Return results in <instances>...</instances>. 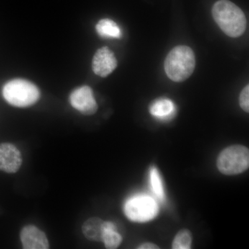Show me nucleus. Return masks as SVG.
<instances>
[{"label":"nucleus","mask_w":249,"mask_h":249,"mask_svg":"<svg viewBox=\"0 0 249 249\" xmlns=\"http://www.w3.org/2000/svg\"><path fill=\"white\" fill-rule=\"evenodd\" d=\"M213 17L223 32L231 37H238L247 29V18L243 11L229 0H219L213 5Z\"/></svg>","instance_id":"1"},{"label":"nucleus","mask_w":249,"mask_h":249,"mask_svg":"<svg viewBox=\"0 0 249 249\" xmlns=\"http://www.w3.org/2000/svg\"><path fill=\"white\" fill-rule=\"evenodd\" d=\"M196 55L188 46H178L170 51L164 62L167 76L177 83L185 81L196 68Z\"/></svg>","instance_id":"2"},{"label":"nucleus","mask_w":249,"mask_h":249,"mask_svg":"<svg viewBox=\"0 0 249 249\" xmlns=\"http://www.w3.org/2000/svg\"><path fill=\"white\" fill-rule=\"evenodd\" d=\"M2 94L6 102L16 107H27L38 101L40 92L37 87L27 80H11L3 87Z\"/></svg>","instance_id":"3"},{"label":"nucleus","mask_w":249,"mask_h":249,"mask_svg":"<svg viewBox=\"0 0 249 249\" xmlns=\"http://www.w3.org/2000/svg\"><path fill=\"white\" fill-rule=\"evenodd\" d=\"M218 170L226 175L244 173L249 166V149L244 145H231L224 149L218 157Z\"/></svg>","instance_id":"4"},{"label":"nucleus","mask_w":249,"mask_h":249,"mask_svg":"<svg viewBox=\"0 0 249 249\" xmlns=\"http://www.w3.org/2000/svg\"><path fill=\"white\" fill-rule=\"evenodd\" d=\"M124 213L134 222H149L157 217L159 206L155 198L144 194L129 197L124 204Z\"/></svg>","instance_id":"5"},{"label":"nucleus","mask_w":249,"mask_h":249,"mask_svg":"<svg viewBox=\"0 0 249 249\" xmlns=\"http://www.w3.org/2000/svg\"><path fill=\"white\" fill-rule=\"evenodd\" d=\"M72 107L85 116L93 115L98 110V105L93 96V90L84 85L73 90L70 96Z\"/></svg>","instance_id":"6"},{"label":"nucleus","mask_w":249,"mask_h":249,"mask_svg":"<svg viewBox=\"0 0 249 249\" xmlns=\"http://www.w3.org/2000/svg\"><path fill=\"white\" fill-rule=\"evenodd\" d=\"M22 156L17 147L10 142L0 143V170L16 173L22 164Z\"/></svg>","instance_id":"7"},{"label":"nucleus","mask_w":249,"mask_h":249,"mask_svg":"<svg viewBox=\"0 0 249 249\" xmlns=\"http://www.w3.org/2000/svg\"><path fill=\"white\" fill-rule=\"evenodd\" d=\"M117 65L115 55L107 47L98 49L93 55L92 70L97 76L106 78L116 70Z\"/></svg>","instance_id":"8"},{"label":"nucleus","mask_w":249,"mask_h":249,"mask_svg":"<svg viewBox=\"0 0 249 249\" xmlns=\"http://www.w3.org/2000/svg\"><path fill=\"white\" fill-rule=\"evenodd\" d=\"M20 240L24 249H48L49 243L45 232L34 225H27L20 232Z\"/></svg>","instance_id":"9"},{"label":"nucleus","mask_w":249,"mask_h":249,"mask_svg":"<svg viewBox=\"0 0 249 249\" xmlns=\"http://www.w3.org/2000/svg\"><path fill=\"white\" fill-rule=\"evenodd\" d=\"M149 110L151 115L156 119L168 121L173 119L176 114V106L171 100L160 98L152 102Z\"/></svg>","instance_id":"10"},{"label":"nucleus","mask_w":249,"mask_h":249,"mask_svg":"<svg viewBox=\"0 0 249 249\" xmlns=\"http://www.w3.org/2000/svg\"><path fill=\"white\" fill-rule=\"evenodd\" d=\"M104 222L101 218L93 217L85 221L82 227L83 235L88 240L102 242Z\"/></svg>","instance_id":"11"},{"label":"nucleus","mask_w":249,"mask_h":249,"mask_svg":"<svg viewBox=\"0 0 249 249\" xmlns=\"http://www.w3.org/2000/svg\"><path fill=\"white\" fill-rule=\"evenodd\" d=\"M96 32L104 38H117L122 37V31L115 22L110 19H102L96 26Z\"/></svg>","instance_id":"12"},{"label":"nucleus","mask_w":249,"mask_h":249,"mask_svg":"<svg viewBox=\"0 0 249 249\" xmlns=\"http://www.w3.org/2000/svg\"><path fill=\"white\" fill-rule=\"evenodd\" d=\"M123 237L116 230L115 224L104 222L102 242L108 249H117L122 243Z\"/></svg>","instance_id":"13"},{"label":"nucleus","mask_w":249,"mask_h":249,"mask_svg":"<svg viewBox=\"0 0 249 249\" xmlns=\"http://www.w3.org/2000/svg\"><path fill=\"white\" fill-rule=\"evenodd\" d=\"M149 182L155 197L160 201H164L165 196L163 181L160 172L155 166L151 167L149 171Z\"/></svg>","instance_id":"14"},{"label":"nucleus","mask_w":249,"mask_h":249,"mask_svg":"<svg viewBox=\"0 0 249 249\" xmlns=\"http://www.w3.org/2000/svg\"><path fill=\"white\" fill-rule=\"evenodd\" d=\"M192 234L188 229H183L175 236L173 242L174 249H190L192 246Z\"/></svg>","instance_id":"15"},{"label":"nucleus","mask_w":249,"mask_h":249,"mask_svg":"<svg viewBox=\"0 0 249 249\" xmlns=\"http://www.w3.org/2000/svg\"><path fill=\"white\" fill-rule=\"evenodd\" d=\"M240 106L241 108L246 112L248 113L249 111V86L247 85L240 95Z\"/></svg>","instance_id":"16"},{"label":"nucleus","mask_w":249,"mask_h":249,"mask_svg":"<svg viewBox=\"0 0 249 249\" xmlns=\"http://www.w3.org/2000/svg\"><path fill=\"white\" fill-rule=\"evenodd\" d=\"M138 249H159V247L154 244L147 242V243L142 244V245L139 246Z\"/></svg>","instance_id":"17"}]
</instances>
